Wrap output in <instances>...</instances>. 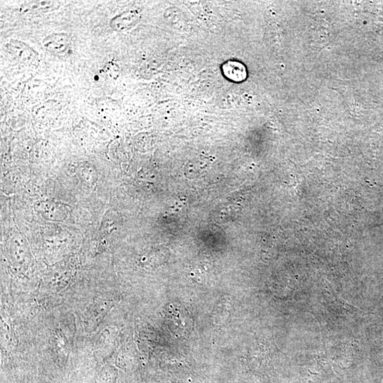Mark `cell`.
Listing matches in <instances>:
<instances>
[{
	"label": "cell",
	"instance_id": "4",
	"mask_svg": "<svg viewBox=\"0 0 383 383\" xmlns=\"http://www.w3.org/2000/svg\"><path fill=\"white\" fill-rule=\"evenodd\" d=\"M223 75L229 81L235 82H242L247 78L246 67L238 61L229 60L222 65Z\"/></svg>",
	"mask_w": 383,
	"mask_h": 383
},
{
	"label": "cell",
	"instance_id": "3",
	"mask_svg": "<svg viewBox=\"0 0 383 383\" xmlns=\"http://www.w3.org/2000/svg\"><path fill=\"white\" fill-rule=\"evenodd\" d=\"M141 19V14L137 10H126L112 18L110 22V27L116 32H125L139 23Z\"/></svg>",
	"mask_w": 383,
	"mask_h": 383
},
{
	"label": "cell",
	"instance_id": "6",
	"mask_svg": "<svg viewBox=\"0 0 383 383\" xmlns=\"http://www.w3.org/2000/svg\"><path fill=\"white\" fill-rule=\"evenodd\" d=\"M102 72H104L107 79L112 80V81H116L120 76L121 69L117 63H114V61H110L104 65Z\"/></svg>",
	"mask_w": 383,
	"mask_h": 383
},
{
	"label": "cell",
	"instance_id": "1",
	"mask_svg": "<svg viewBox=\"0 0 383 383\" xmlns=\"http://www.w3.org/2000/svg\"><path fill=\"white\" fill-rule=\"evenodd\" d=\"M72 45V40L65 33H53L46 36L43 41V48L49 53L58 56H65Z\"/></svg>",
	"mask_w": 383,
	"mask_h": 383
},
{
	"label": "cell",
	"instance_id": "2",
	"mask_svg": "<svg viewBox=\"0 0 383 383\" xmlns=\"http://www.w3.org/2000/svg\"><path fill=\"white\" fill-rule=\"evenodd\" d=\"M9 53L20 60L22 63L33 64L39 60V53L30 47L27 43L20 40L12 39L6 45Z\"/></svg>",
	"mask_w": 383,
	"mask_h": 383
},
{
	"label": "cell",
	"instance_id": "5",
	"mask_svg": "<svg viewBox=\"0 0 383 383\" xmlns=\"http://www.w3.org/2000/svg\"><path fill=\"white\" fill-rule=\"evenodd\" d=\"M58 3L53 1H32L24 3L21 8L22 12H45L55 8Z\"/></svg>",
	"mask_w": 383,
	"mask_h": 383
}]
</instances>
